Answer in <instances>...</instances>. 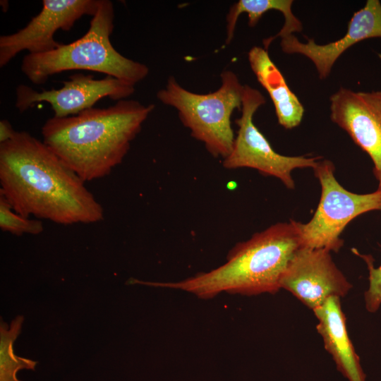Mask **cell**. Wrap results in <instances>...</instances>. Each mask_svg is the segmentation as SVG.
<instances>
[{
	"instance_id": "7a4b0ae2",
	"label": "cell",
	"mask_w": 381,
	"mask_h": 381,
	"mask_svg": "<svg viewBox=\"0 0 381 381\" xmlns=\"http://www.w3.org/2000/svg\"><path fill=\"white\" fill-rule=\"evenodd\" d=\"M154 109L125 99L107 108L53 116L42 127V141L85 182L99 179L122 162Z\"/></svg>"
},
{
	"instance_id": "30bf717a",
	"label": "cell",
	"mask_w": 381,
	"mask_h": 381,
	"mask_svg": "<svg viewBox=\"0 0 381 381\" xmlns=\"http://www.w3.org/2000/svg\"><path fill=\"white\" fill-rule=\"evenodd\" d=\"M280 286L314 310L331 296H345L352 286L329 250L301 247L290 260Z\"/></svg>"
},
{
	"instance_id": "9a60e30c",
	"label": "cell",
	"mask_w": 381,
	"mask_h": 381,
	"mask_svg": "<svg viewBox=\"0 0 381 381\" xmlns=\"http://www.w3.org/2000/svg\"><path fill=\"white\" fill-rule=\"evenodd\" d=\"M293 3L292 0H239L234 3L226 16L225 44H229L234 38L238 17L244 13L248 16L250 27L255 26L263 14L269 11H278L283 14L284 23L282 29L275 35L263 40L264 48L267 50L276 38H282L295 32H301L302 23L292 11Z\"/></svg>"
},
{
	"instance_id": "52a82bcc",
	"label": "cell",
	"mask_w": 381,
	"mask_h": 381,
	"mask_svg": "<svg viewBox=\"0 0 381 381\" xmlns=\"http://www.w3.org/2000/svg\"><path fill=\"white\" fill-rule=\"evenodd\" d=\"M266 100L257 89L245 85L242 97L241 116L236 120L238 129L230 153L223 159L226 169L251 168L265 176L279 179L289 189H294L291 171L296 169L312 168L321 157L285 156L277 153L253 122L256 111Z\"/></svg>"
},
{
	"instance_id": "9c48e42d",
	"label": "cell",
	"mask_w": 381,
	"mask_h": 381,
	"mask_svg": "<svg viewBox=\"0 0 381 381\" xmlns=\"http://www.w3.org/2000/svg\"><path fill=\"white\" fill-rule=\"evenodd\" d=\"M62 84L59 89L41 92L20 85L16 90L15 106L23 112L36 103L45 102L50 104L54 117L65 118L93 108L97 102L104 97L119 101L135 92V85L109 75L95 79L92 75L75 73L62 81Z\"/></svg>"
},
{
	"instance_id": "3957f363",
	"label": "cell",
	"mask_w": 381,
	"mask_h": 381,
	"mask_svg": "<svg viewBox=\"0 0 381 381\" xmlns=\"http://www.w3.org/2000/svg\"><path fill=\"white\" fill-rule=\"evenodd\" d=\"M302 247L298 222L277 223L238 243L226 262L217 268L179 282L135 280L157 287L181 290L202 299L218 294L246 296L274 294L280 289L284 273L295 253Z\"/></svg>"
},
{
	"instance_id": "8fae6325",
	"label": "cell",
	"mask_w": 381,
	"mask_h": 381,
	"mask_svg": "<svg viewBox=\"0 0 381 381\" xmlns=\"http://www.w3.org/2000/svg\"><path fill=\"white\" fill-rule=\"evenodd\" d=\"M330 119L370 157L381 190V91L340 87L329 98Z\"/></svg>"
},
{
	"instance_id": "277c9868",
	"label": "cell",
	"mask_w": 381,
	"mask_h": 381,
	"mask_svg": "<svg viewBox=\"0 0 381 381\" xmlns=\"http://www.w3.org/2000/svg\"><path fill=\"white\" fill-rule=\"evenodd\" d=\"M114 10L109 0H100L87 32L69 44L61 43L43 54H27L20 69L34 84L44 83L63 71L85 70L102 73L135 85L148 75V67L125 57L114 47Z\"/></svg>"
},
{
	"instance_id": "ba28073f",
	"label": "cell",
	"mask_w": 381,
	"mask_h": 381,
	"mask_svg": "<svg viewBox=\"0 0 381 381\" xmlns=\"http://www.w3.org/2000/svg\"><path fill=\"white\" fill-rule=\"evenodd\" d=\"M100 0H43L40 12L17 32L0 37V67L18 54H43L56 49L61 42L54 39L61 30H70L84 16H93Z\"/></svg>"
},
{
	"instance_id": "4fadbf2b",
	"label": "cell",
	"mask_w": 381,
	"mask_h": 381,
	"mask_svg": "<svg viewBox=\"0 0 381 381\" xmlns=\"http://www.w3.org/2000/svg\"><path fill=\"white\" fill-rule=\"evenodd\" d=\"M318 320L316 329L338 370L348 381H366L360 358L349 337L340 298L331 296L313 310Z\"/></svg>"
},
{
	"instance_id": "2e32d148",
	"label": "cell",
	"mask_w": 381,
	"mask_h": 381,
	"mask_svg": "<svg viewBox=\"0 0 381 381\" xmlns=\"http://www.w3.org/2000/svg\"><path fill=\"white\" fill-rule=\"evenodd\" d=\"M24 318L17 316L10 326L1 321L0 324V381H21L16 373L21 369L35 370L37 362L17 356L13 353V345L20 333Z\"/></svg>"
},
{
	"instance_id": "5bb4252c",
	"label": "cell",
	"mask_w": 381,
	"mask_h": 381,
	"mask_svg": "<svg viewBox=\"0 0 381 381\" xmlns=\"http://www.w3.org/2000/svg\"><path fill=\"white\" fill-rule=\"evenodd\" d=\"M248 59L258 81L273 102L278 123L286 129L298 126L303 117L304 107L290 90L267 50L264 47H253L248 53Z\"/></svg>"
},
{
	"instance_id": "ac0fdd59",
	"label": "cell",
	"mask_w": 381,
	"mask_h": 381,
	"mask_svg": "<svg viewBox=\"0 0 381 381\" xmlns=\"http://www.w3.org/2000/svg\"><path fill=\"white\" fill-rule=\"evenodd\" d=\"M365 260L369 272V286L365 293L366 310L370 313L376 312L381 305V265L375 268L371 258L361 255Z\"/></svg>"
},
{
	"instance_id": "5b68a950",
	"label": "cell",
	"mask_w": 381,
	"mask_h": 381,
	"mask_svg": "<svg viewBox=\"0 0 381 381\" xmlns=\"http://www.w3.org/2000/svg\"><path fill=\"white\" fill-rule=\"evenodd\" d=\"M220 78L219 89L199 94L185 89L174 76H169L157 97L178 111L191 136L202 142L212 156L224 159L235 138L231 117L235 109H241L244 85L231 70L223 71Z\"/></svg>"
},
{
	"instance_id": "7c38bea8",
	"label": "cell",
	"mask_w": 381,
	"mask_h": 381,
	"mask_svg": "<svg viewBox=\"0 0 381 381\" xmlns=\"http://www.w3.org/2000/svg\"><path fill=\"white\" fill-rule=\"evenodd\" d=\"M302 42L294 35L281 38L280 46L288 54H301L314 64L319 78H327L332 68L349 48L369 38H381V3L379 0H368L365 6L351 17L345 35L339 40L326 44H318L313 38L306 36Z\"/></svg>"
},
{
	"instance_id": "8992f818",
	"label": "cell",
	"mask_w": 381,
	"mask_h": 381,
	"mask_svg": "<svg viewBox=\"0 0 381 381\" xmlns=\"http://www.w3.org/2000/svg\"><path fill=\"white\" fill-rule=\"evenodd\" d=\"M313 169L320 183L321 195L312 219L306 224L298 222L302 247L337 253L344 244L340 235L351 220L381 210V190L365 194L347 190L337 181L329 160H319Z\"/></svg>"
},
{
	"instance_id": "e0dca14e",
	"label": "cell",
	"mask_w": 381,
	"mask_h": 381,
	"mask_svg": "<svg viewBox=\"0 0 381 381\" xmlns=\"http://www.w3.org/2000/svg\"><path fill=\"white\" fill-rule=\"evenodd\" d=\"M0 228L4 231L16 236L24 234L37 235L44 231L42 220L30 219L16 212L6 200L0 194Z\"/></svg>"
},
{
	"instance_id": "6da1fadb",
	"label": "cell",
	"mask_w": 381,
	"mask_h": 381,
	"mask_svg": "<svg viewBox=\"0 0 381 381\" xmlns=\"http://www.w3.org/2000/svg\"><path fill=\"white\" fill-rule=\"evenodd\" d=\"M85 183L26 131L0 144V194L23 217L61 225L101 222L103 207Z\"/></svg>"
},
{
	"instance_id": "d6986e66",
	"label": "cell",
	"mask_w": 381,
	"mask_h": 381,
	"mask_svg": "<svg viewBox=\"0 0 381 381\" xmlns=\"http://www.w3.org/2000/svg\"><path fill=\"white\" fill-rule=\"evenodd\" d=\"M16 131L8 120L0 121V144L11 140L15 135Z\"/></svg>"
}]
</instances>
